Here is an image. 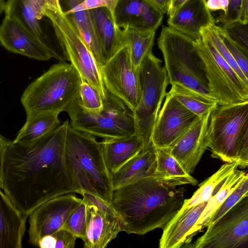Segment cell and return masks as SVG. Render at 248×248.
Masks as SVG:
<instances>
[{
  "label": "cell",
  "instance_id": "7",
  "mask_svg": "<svg viewBox=\"0 0 248 248\" xmlns=\"http://www.w3.org/2000/svg\"><path fill=\"white\" fill-rule=\"evenodd\" d=\"M46 17L54 30L57 42L67 61L81 78L94 86L103 99L107 90L101 69L78 30L61 8L60 1L46 7Z\"/></svg>",
  "mask_w": 248,
  "mask_h": 248
},
{
  "label": "cell",
  "instance_id": "18",
  "mask_svg": "<svg viewBox=\"0 0 248 248\" xmlns=\"http://www.w3.org/2000/svg\"><path fill=\"white\" fill-rule=\"evenodd\" d=\"M169 27L193 41L201 38V30L216 24L206 0H190L180 7L168 19Z\"/></svg>",
  "mask_w": 248,
  "mask_h": 248
},
{
  "label": "cell",
  "instance_id": "48",
  "mask_svg": "<svg viewBox=\"0 0 248 248\" xmlns=\"http://www.w3.org/2000/svg\"><path fill=\"white\" fill-rule=\"evenodd\" d=\"M245 196L248 197V192L247 193Z\"/></svg>",
  "mask_w": 248,
  "mask_h": 248
},
{
  "label": "cell",
  "instance_id": "4",
  "mask_svg": "<svg viewBox=\"0 0 248 248\" xmlns=\"http://www.w3.org/2000/svg\"><path fill=\"white\" fill-rule=\"evenodd\" d=\"M81 80L71 63L60 62L53 65L22 93L20 101L27 115L65 111L78 97Z\"/></svg>",
  "mask_w": 248,
  "mask_h": 248
},
{
  "label": "cell",
  "instance_id": "8",
  "mask_svg": "<svg viewBox=\"0 0 248 248\" xmlns=\"http://www.w3.org/2000/svg\"><path fill=\"white\" fill-rule=\"evenodd\" d=\"M161 63L162 61L152 52L139 70L140 99L134 114L137 134L143 139L144 150L152 144L154 125L169 84L167 71Z\"/></svg>",
  "mask_w": 248,
  "mask_h": 248
},
{
  "label": "cell",
  "instance_id": "17",
  "mask_svg": "<svg viewBox=\"0 0 248 248\" xmlns=\"http://www.w3.org/2000/svg\"><path fill=\"white\" fill-rule=\"evenodd\" d=\"M164 14L148 0H118L113 12L119 28L156 31Z\"/></svg>",
  "mask_w": 248,
  "mask_h": 248
},
{
  "label": "cell",
  "instance_id": "5",
  "mask_svg": "<svg viewBox=\"0 0 248 248\" xmlns=\"http://www.w3.org/2000/svg\"><path fill=\"white\" fill-rule=\"evenodd\" d=\"M157 45L163 55L169 84H181L216 102L210 93L202 64L192 39L169 27H163Z\"/></svg>",
  "mask_w": 248,
  "mask_h": 248
},
{
  "label": "cell",
  "instance_id": "15",
  "mask_svg": "<svg viewBox=\"0 0 248 248\" xmlns=\"http://www.w3.org/2000/svg\"><path fill=\"white\" fill-rule=\"evenodd\" d=\"M0 42L7 50L39 61L53 58L49 49L16 18L5 16L0 27Z\"/></svg>",
  "mask_w": 248,
  "mask_h": 248
},
{
  "label": "cell",
  "instance_id": "43",
  "mask_svg": "<svg viewBox=\"0 0 248 248\" xmlns=\"http://www.w3.org/2000/svg\"><path fill=\"white\" fill-rule=\"evenodd\" d=\"M229 0H206V5L210 11H222L220 15H225L228 10Z\"/></svg>",
  "mask_w": 248,
  "mask_h": 248
},
{
  "label": "cell",
  "instance_id": "14",
  "mask_svg": "<svg viewBox=\"0 0 248 248\" xmlns=\"http://www.w3.org/2000/svg\"><path fill=\"white\" fill-rule=\"evenodd\" d=\"M199 117L167 93L154 125L152 143L156 148H170Z\"/></svg>",
  "mask_w": 248,
  "mask_h": 248
},
{
  "label": "cell",
  "instance_id": "28",
  "mask_svg": "<svg viewBox=\"0 0 248 248\" xmlns=\"http://www.w3.org/2000/svg\"><path fill=\"white\" fill-rule=\"evenodd\" d=\"M122 31L125 44L128 46L132 66L136 72H139L144 59L152 52L155 31L131 28Z\"/></svg>",
  "mask_w": 248,
  "mask_h": 248
},
{
  "label": "cell",
  "instance_id": "6",
  "mask_svg": "<svg viewBox=\"0 0 248 248\" xmlns=\"http://www.w3.org/2000/svg\"><path fill=\"white\" fill-rule=\"evenodd\" d=\"M74 128L105 138H122L137 133L133 111L119 98L107 90L103 108L98 112L83 108L78 97L65 109Z\"/></svg>",
  "mask_w": 248,
  "mask_h": 248
},
{
  "label": "cell",
  "instance_id": "40",
  "mask_svg": "<svg viewBox=\"0 0 248 248\" xmlns=\"http://www.w3.org/2000/svg\"><path fill=\"white\" fill-rule=\"evenodd\" d=\"M82 200L87 204L94 205L98 208L106 211L111 214L117 216V214L110 203L102 198L88 192H82Z\"/></svg>",
  "mask_w": 248,
  "mask_h": 248
},
{
  "label": "cell",
  "instance_id": "27",
  "mask_svg": "<svg viewBox=\"0 0 248 248\" xmlns=\"http://www.w3.org/2000/svg\"><path fill=\"white\" fill-rule=\"evenodd\" d=\"M58 112L27 115L26 121L13 141L24 144L33 141L53 131L61 124Z\"/></svg>",
  "mask_w": 248,
  "mask_h": 248
},
{
  "label": "cell",
  "instance_id": "11",
  "mask_svg": "<svg viewBox=\"0 0 248 248\" xmlns=\"http://www.w3.org/2000/svg\"><path fill=\"white\" fill-rule=\"evenodd\" d=\"M193 248H248V197L245 196L192 245Z\"/></svg>",
  "mask_w": 248,
  "mask_h": 248
},
{
  "label": "cell",
  "instance_id": "37",
  "mask_svg": "<svg viewBox=\"0 0 248 248\" xmlns=\"http://www.w3.org/2000/svg\"><path fill=\"white\" fill-rule=\"evenodd\" d=\"M221 27L230 38L248 53V23L237 22Z\"/></svg>",
  "mask_w": 248,
  "mask_h": 248
},
{
  "label": "cell",
  "instance_id": "31",
  "mask_svg": "<svg viewBox=\"0 0 248 248\" xmlns=\"http://www.w3.org/2000/svg\"><path fill=\"white\" fill-rule=\"evenodd\" d=\"M201 35L208 38L216 47L219 54L235 71L241 79L248 85V81L239 68L235 59L220 35L216 24L203 28Z\"/></svg>",
  "mask_w": 248,
  "mask_h": 248
},
{
  "label": "cell",
  "instance_id": "34",
  "mask_svg": "<svg viewBox=\"0 0 248 248\" xmlns=\"http://www.w3.org/2000/svg\"><path fill=\"white\" fill-rule=\"evenodd\" d=\"M248 192V172L237 187L226 198L221 206L212 215L207 228L213 225L218 219L230 210Z\"/></svg>",
  "mask_w": 248,
  "mask_h": 248
},
{
  "label": "cell",
  "instance_id": "39",
  "mask_svg": "<svg viewBox=\"0 0 248 248\" xmlns=\"http://www.w3.org/2000/svg\"><path fill=\"white\" fill-rule=\"evenodd\" d=\"M242 0H229L227 13L220 15L217 18V22L222 26H226L238 22Z\"/></svg>",
  "mask_w": 248,
  "mask_h": 248
},
{
  "label": "cell",
  "instance_id": "33",
  "mask_svg": "<svg viewBox=\"0 0 248 248\" xmlns=\"http://www.w3.org/2000/svg\"><path fill=\"white\" fill-rule=\"evenodd\" d=\"M86 226L87 204L82 200L70 214L61 229L68 231L77 238L83 240L86 234Z\"/></svg>",
  "mask_w": 248,
  "mask_h": 248
},
{
  "label": "cell",
  "instance_id": "35",
  "mask_svg": "<svg viewBox=\"0 0 248 248\" xmlns=\"http://www.w3.org/2000/svg\"><path fill=\"white\" fill-rule=\"evenodd\" d=\"M77 238L68 231L61 229L41 238L37 247L42 248H74Z\"/></svg>",
  "mask_w": 248,
  "mask_h": 248
},
{
  "label": "cell",
  "instance_id": "38",
  "mask_svg": "<svg viewBox=\"0 0 248 248\" xmlns=\"http://www.w3.org/2000/svg\"><path fill=\"white\" fill-rule=\"evenodd\" d=\"M117 1L118 0H84L81 3L74 7L68 13L65 15H68L72 12L80 10L105 7L108 9L113 16L114 10Z\"/></svg>",
  "mask_w": 248,
  "mask_h": 248
},
{
  "label": "cell",
  "instance_id": "44",
  "mask_svg": "<svg viewBox=\"0 0 248 248\" xmlns=\"http://www.w3.org/2000/svg\"><path fill=\"white\" fill-rule=\"evenodd\" d=\"M238 22L248 23V0H242Z\"/></svg>",
  "mask_w": 248,
  "mask_h": 248
},
{
  "label": "cell",
  "instance_id": "41",
  "mask_svg": "<svg viewBox=\"0 0 248 248\" xmlns=\"http://www.w3.org/2000/svg\"><path fill=\"white\" fill-rule=\"evenodd\" d=\"M58 0H23L35 13L37 18L41 20L45 17L46 7L55 4Z\"/></svg>",
  "mask_w": 248,
  "mask_h": 248
},
{
  "label": "cell",
  "instance_id": "29",
  "mask_svg": "<svg viewBox=\"0 0 248 248\" xmlns=\"http://www.w3.org/2000/svg\"><path fill=\"white\" fill-rule=\"evenodd\" d=\"M239 167V161L225 163L212 176L199 185V188L189 199H185L181 208V213L201 203L208 202L215 190L228 176Z\"/></svg>",
  "mask_w": 248,
  "mask_h": 248
},
{
  "label": "cell",
  "instance_id": "2",
  "mask_svg": "<svg viewBox=\"0 0 248 248\" xmlns=\"http://www.w3.org/2000/svg\"><path fill=\"white\" fill-rule=\"evenodd\" d=\"M185 200L183 188L149 177L114 190L110 203L122 231L143 235L156 229L163 230Z\"/></svg>",
  "mask_w": 248,
  "mask_h": 248
},
{
  "label": "cell",
  "instance_id": "13",
  "mask_svg": "<svg viewBox=\"0 0 248 248\" xmlns=\"http://www.w3.org/2000/svg\"><path fill=\"white\" fill-rule=\"evenodd\" d=\"M74 193L52 198L29 215L28 242L37 247L43 237L61 230L72 212L82 202Z\"/></svg>",
  "mask_w": 248,
  "mask_h": 248
},
{
  "label": "cell",
  "instance_id": "24",
  "mask_svg": "<svg viewBox=\"0 0 248 248\" xmlns=\"http://www.w3.org/2000/svg\"><path fill=\"white\" fill-rule=\"evenodd\" d=\"M100 142L111 174L144 149L143 139L137 133L126 137L105 138Z\"/></svg>",
  "mask_w": 248,
  "mask_h": 248
},
{
  "label": "cell",
  "instance_id": "23",
  "mask_svg": "<svg viewBox=\"0 0 248 248\" xmlns=\"http://www.w3.org/2000/svg\"><path fill=\"white\" fill-rule=\"evenodd\" d=\"M90 11L105 63L125 44L123 31L117 27L112 14L107 8L100 7Z\"/></svg>",
  "mask_w": 248,
  "mask_h": 248
},
{
  "label": "cell",
  "instance_id": "19",
  "mask_svg": "<svg viewBox=\"0 0 248 248\" xmlns=\"http://www.w3.org/2000/svg\"><path fill=\"white\" fill-rule=\"evenodd\" d=\"M121 231V225L117 216L87 204L86 231L82 240L84 248H106Z\"/></svg>",
  "mask_w": 248,
  "mask_h": 248
},
{
  "label": "cell",
  "instance_id": "45",
  "mask_svg": "<svg viewBox=\"0 0 248 248\" xmlns=\"http://www.w3.org/2000/svg\"><path fill=\"white\" fill-rule=\"evenodd\" d=\"M164 14L167 13L171 0H148Z\"/></svg>",
  "mask_w": 248,
  "mask_h": 248
},
{
  "label": "cell",
  "instance_id": "32",
  "mask_svg": "<svg viewBox=\"0 0 248 248\" xmlns=\"http://www.w3.org/2000/svg\"><path fill=\"white\" fill-rule=\"evenodd\" d=\"M78 100L82 107L89 111L98 112L103 108V99L99 91L82 78L79 88Z\"/></svg>",
  "mask_w": 248,
  "mask_h": 248
},
{
  "label": "cell",
  "instance_id": "36",
  "mask_svg": "<svg viewBox=\"0 0 248 248\" xmlns=\"http://www.w3.org/2000/svg\"><path fill=\"white\" fill-rule=\"evenodd\" d=\"M217 28L225 45L235 59L239 68L248 81V53L230 38L221 26L217 25Z\"/></svg>",
  "mask_w": 248,
  "mask_h": 248
},
{
  "label": "cell",
  "instance_id": "26",
  "mask_svg": "<svg viewBox=\"0 0 248 248\" xmlns=\"http://www.w3.org/2000/svg\"><path fill=\"white\" fill-rule=\"evenodd\" d=\"M156 152L155 179L176 186L197 185V180L183 169L169 148H156Z\"/></svg>",
  "mask_w": 248,
  "mask_h": 248
},
{
  "label": "cell",
  "instance_id": "10",
  "mask_svg": "<svg viewBox=\"0 0 248 248\" xmlns=\"http://www.w3.org/2000/svg\"><path fill=\"white\" fill-rule=\"evenodd\" d=\"M248 123V100L218 105L210 113L208 134L211 156L225 163L238 161L237 149Z\"/></svg>",
  "mask_w": 248,
  "mask_h": 248
},
{
  "label": "cell",
  "instance_id": "9",
  "mask_svg": "<svg viewBox=\"0 0 248 248\" xmlns=\"http://www.w3.org/2000/svg\"><path fill=\"white\" fill-rule=\"evenodd\" d=\"M200 57L211 95L219 105L248 100L247 85L204 36L193 41Z\"/></svg>",
  "mask_w": 248,
  "mask_h": 248
},
{
  "label": "cell",
  "instance_id": "30",
  "mask_svg": "<svg viewBox=\"0 0 248 248\" xmlns=\"http://www.w3.org/2000/svg\"><path fill=\"white\" fill-rule=\"evenodd\" d=\"M189 110L198 116L203 115L217 105L201 94L179 84L171 85L168 92Z\"/></svg>",
  "mask_w": 248,
  "mask_h": 248
},
{
  "label": "cell",
  "instance_id": "3",
  "mask_svg": "<svg viewBox=\"0 0 248 248\" xmlns=\"http://www.w3.org/2000/svg\"><path fill=\"white\" fill-rule=\"evenodd\" d=\"M65 157L74 193H90L110 203L114 191L112 175L107 168L101 142L69 124Z\"/></svg>",
  "mask_w": 248,
  "mask_h": 248
},
{
  "label": "cell",
  "instance_id": "42",
  "mask_svg": "<svg viewBox=\"0 0 248 248\" xmlns=\"http://www.w3.org/2000/svg\"><path fill=\"white\" fill-rule=\"evenodd\" d=\"M248 153V123L244 129L240 137L237 149L238 161Z\"/></svg>",
  "mask_w": 248,
  "mask_h": 248
},
{
  "label": "cell",
  "instance_id": "25",
  "mask_svg": "<svg viewBox=\"0 0 248 248\" xmlns=\"http://www.w3.org/2000/svg\"><path fill=\"white\" fill-rule=\"evenodd\" d=\"M247 172L236 170L228 176L215 190L211 197L192 229L190 240L202 229L207 227L213 214L223 203L226 198L237 188Z\"/></svg>",
  "mask_w": 248,
  "mask_h": 248
},
{
  "label": "cell",
  "instance_id": "16",
  "mask_svg": "<svg viewBox=\"0 0 248 248\" xmlns=\"http://www.w3.org/2000/svg\"><path fill=\"white\" fill-rule=\"evenodd\" d=\"M210 113L199 116L188 130L169 148L183 169L191 175L208 148Z\"/></svg>",
  "mask_w": 248,
  "mask_h": 248
},
{
  "label": "cell",
  "instance_id": "22",
  "mask_svg": "<svg viewBox=\"0 0 248 248\" xmlns=\"http://www.w3.org/2000/svg\"><path fill=\"white\" fill-rule=\"evenodd\" d=\"M156 161V147L152 143L111 174L114 190L143 178H155Z\"/></svg>",
  "mask_w": 248,
  "mask_h": 248
},
{
  "label": "cell",
  "instance_id": "20",
  "mask_svg": "<svg viewBox=\"0 0 248 248\" xmlns=\"http://www.w3.org/2000/svg\"><path fill=\"white\" fill-rule=\"evenodd\" d=\"M0 248H21L27 216L0 190Z\"/></svg>",
  "mask_w": 248,
  "mask_h": 248
},
{
  "label": "cell",
  "instance_id": "1",
  "mask_svg": "<svg viewBox=\"0 0 248 248\" xmlns=\"http://www.w3.org/2000/svg\"><path fill=\"white\" fill-rule=\"evenodd\" d=\"M66 120L43 137L19 144L0 136V187L28 217L48 200L74 193L65 163Z\"/></svg>",
  "mask_w": 248,
  "mask_h": 248
},
{
  "label": "cell",
  "instance_id": "46",
  "mask_svg": "<svg viewBox=\"0 0 248 248\" xmlns=\"http://www.w3.org/2000/svg\"><path fill=\"white\" fill-rule=\"evenodd\" d=\"M190 0H171L167 15L169 16H172L180 7Z\"/></svg>",
  "mask_w": 248,
  "mask_h": 248
},
{
  "label": "cell",
  "instance_id": "49",
  "mask_svg": "<svg viewBox=\"0 0 248 248\" xmlns=\"http://www.w3.org/2000/svg\"><path fill=\"white\" fill-rule=\"evenodd\" d=\"M247 167L248 168V165L247 166Z\"/></svg>",
  "mask_w": 248,
  "mask_h": 248
},
{
  "label": "cell",
  "instance_id": "12",
  "mask_svg": "<svg viewBox=\"0 0 248 248\" xmlns=\"http://www.w3.org/2000/svg\"><path fill=\"white\" fill-rule=\"evenodd\" d=\"M107 91L121 99L134 112L140 99L139 72L132 65L128 45L125 44L101 68Z\"/></svg>",
  "mask_w": 248,
  "mask_h": 248
},
{
  "label": "cell",
  "instance_id": "47",
  "mask_svg": "<svg viewBox=\"0 0 248 248\" xmlns=\"http://www.w3.org/2000/svg\"><path fill=\"white\" fill-rule=\"evenodd\" d=\"M248 165V153L242 158L239 160V166L242 168H246Z\"/></svg>",
  "mask_w": 248,
  "mask_h": 248
},
{
  "label": "cell",
  "instance_id": "21",
  "mask_svg": "<svg viewBox=\"0 0 248 248\" xmlns=\"http://www.w3.org/2000/svg\"><path fill=\"white\" fill-rule=\"evenodd\" d=\"M207 202L192 207L181 213H177L163 230L159 241L160 248L185 247L190 242V235Z\"/></svg>",
  "mask_w": 248,
  "mask_h": 248
}]
</instances>
